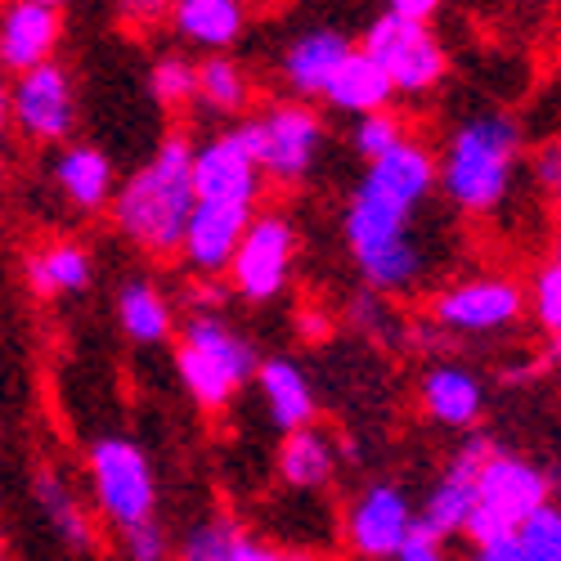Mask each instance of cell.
Returning a JSON list of instances; mask_svg holds the SVG:
<instances>
[{
    "label": "cell",
    "mask_w": 561,
    "mask_h": 561,
    "mask_svg": "<svg viewBox=\"0 0 561 561\" xmlns=\"http://www.w3.org/2000/svg\"><path fill=\"white\" fill-rule=\"evenodd\" d=\"M436 194V149L409 135L400 149L368 162L342 211V243L364 278V293L413 297L432 274V243L417 216Z\"/></svg>",
    "instance_id": "cell-1"
},
{
    "label": "cell",
    "mask_w": 561,
    "mask_h": 561,
    "mask_svg": "<svg viewBox=\"0 0 561 561\" xmlns=\"http://www.w3.org/2000/svg\"><path fill=\"white\" fill-rule=\"evenodd\" d=\"M194 207H198V198H194V139L171 130L158 139V149L117 184L108 220L139 256L175 261Z\"/></svg>",
    "instance_id": "cell-2"
},
{
    "label": "cell",
    "mask_w": 561,
    "mask_h": 561,
    "mask_svg": "<svg viewBox=\"0 0 561 561\" xmlns=\"http://www.w3.org/2000/svg\"><path fill=\"white\" fill-rule=\"evenodd\" d=\"M526 135L522 122L507 113H472L449 126L436 149V194L458 216H490L507 203L512 180L522 167Z\"/></svg>",
    "instance_id": "cell-3"
},
{
    "label": "cell",
    "mask_w": 561,
    "mask_h": 561,
    "mask_svg": "<svg viewBox=\"0 0 561 561\" xmlns=\"http://www.w3.org/2000/svg\"><path fill=\"white\" fill-rule=\"evenodd\" d=\"M261 351L225 314H184L175 329V378L203 413H225L256 378Z\"/></svg>",
    "instance_id": "cell-4"
},
{
    "label": "cell",
    "mask_w": 561,
    "mask_h": 561,
    "mask_svg": "<svg viewBox=\"0 0 561 561\" xmlns=\"http://www.w3.org/2000/svg\"><path fill=\"white\" fill-rule=\"evenodd\" d=\"M248 149L261 167L265 184L278 190H297L306 184L329 149V122L314 104H297V100H274L261 113H252L248 122H239Z\"/></svg>",
    "instance_id": "cell-5"
},
{
    "label": "cell",
    "mask_w": 561,
    "mask_h": 561,
    "mask_svg": "<svg viewBox=\"0 0 561 561\" xmlns=\"http://www.w3.org/2000/svg\"><path fill=\"white\" fill-rule=\"evenodd\" d=\"M90 503L122 535L158 517V472L149 449L130 436H95L85 445Z\"/></svg>",
    "instance_id": "cell-6"
},
{
    "label": "cell",
    "mask_w": 561,
    "mask_h": 561,
    "mask_svg": "<svg viewBox=\"0 0 561 561\" xmlns=\"http://www.w3.org/2000/svg\"><path fill=\"white\" fill-rule=\"evenodd\" d=\"M552 503V477L543 467L517 449H490V458L481 462V477H477V503H472V517L462 526L467 543H485V539H503V535H517V526L526 517Z\"/></svg>",
    "instance_id": "cell-7"
},
{
    "label": "cell",
    "mask_w": 561,
    "mask_h": 561,
    "mask_svg": "<svg viewBox=\"0 0 561 561\" xmlns=\"http://www.w3.org/2000/svg\"><path fill=\"white\" fill-rule=\"evenodd\" d=\"M526 319V284L499 270L462 274L436 288L427 301V323L440 337H503Z\"/></svg>",
    "instance_id": "cell-8"
},
{
    "label": "cell",
    "mask_w": 561,
    "mask_h": 561,
    "mask_svg": "<svg viewBox=\"0 0 561 561\" xmlns=\"http://www.w3.org/2000/svg\"><path fill=\"white\" fill-rule=\"evenodd\" d=\"M297 225L288 211H256L239 252L229 261V293L248 301V306H270L288 293L293 284V265H297Z\"/></svg>",
    "instance_id": "cell-9"
},
{
    "label": "cell",
    "mask_w": 561,
    "mask_h": 561,
    "mask_svg": "<svg viewBox=\"0 0 561 561\" xmlns=\"http://www.w3.org/2000/svg\"><path fill=\"white\" fill-rule=\"evenodd\" d=\"M359 50L387 72L396 95H409V100L432 95L449 72V50L432 27H404L387 14H373Z\"/></svg>",
    "instance_id": "cell-10"
},
{
    "label": "cell",
    "mask_w": 561,
    "mask_h": 561,
    "mask_svg": "<svg viewBox=\"0 0 561 561\" xmlns=\"http://www.w3.org/2000/svg\"><path fill=\"white\" fill-rule=\"evenodd\" d=\"M77 85L72 72L55 59L10 81V122L36 149H64L77 135Z\"/></svg>",
    "instance_id": "cell-11"
},
{
    "label": "cell",
    "mask_w": 561,
    "mask_h": 561,
    "mask_svg": "<svg viewBox=\"0 0 561 561\" xmlns=\"http://www.w3.org/2000/svg\"><path fill=\"white\" fill-rule=\"evenodd\" d=\"M417 526V503L400 481H368L342 512V543L355 561H396Z\"/></svg>",
    "instance_id": "cell-12"
},
{
    "label": "cell",
    "mask_w": 561,
    "mask_h": 561,
    "mask_svg": "<svg viewBox=\"0 0 561 561\" xmlns=\"http://www.w3.org/2000/svg\"><path fill=\"white\" fill-rule=\"evenodd\" d=\"M194 198L211 207H243V211H256V203L265 198L261 167L239 126H225L207 135L203 145H194Z\"/></svg>",
    "instance_id": "cell-13"
},
{
    "label": "cell",
    "mask_w": 561,
    "mask_h": 561,
    "mask_svg": "<svg viewBox=\"0 0 561 561\" xmlns=\"http://www.w3.org/2000/svg\"><path fill=\"white\" fill-rule=\"evenodd\" d=\"M494 440L472 432L462 436V445L440 462V472L432 477L423 503H417V530H427L436 539H462V526L472 517V503H477V477H481V462L490 458Z\"/></svg>",
    "instance_id": "cell-14"
},
{
    "label": "cell",
    "mask_w": 561,
    "mask_h": 561,
    "mask_svg": "<svg viewBox=\"0 0 561 561\" xmlns=\"http://www.w3.org/2000/svg\"><path fill=\"white\" fill-rule=\"evenodd\" d=\"M68 14L55 0H14L0 10V77H23L59 59Z\"/></svg>",
    "instance_id": "cell-15"
},
{
    "label": "cell",
    "mask_w": 561,
    "mask_h": 561,
    "mask_svg": "<svg viewBox=\"0 0 561 561\" xmlns=\"http://www.w3.org/2000/svg\"><path fill=\"white\" fill-rule=\"evenodd\" d=\"M351 50H355V41L342 27L314 23V27L297 32L284 45V55H278V81H284L288 100H297V104L323 100V90H329V81L337 77V68L346 64Z\"/></svg>",
    "instance_id": "cell-16"
},
{
    "label": "cell",
    "mask_w": 561,
    "mask_h": 561,
    "mask_svg": "<svg viewBox=\"0 0 561 561\" xmlns=\"http://www.w3.org/2000/svg\"><path fill=\"white\" fill-rule=\"evenodd\" d=\"M417 404H423V413L436 427L472 436L481 427V417H485L490 391H485L481 373L472 364L436 359V364L423 368V378H417Z\"/></svg>",
    "instance_id": "cell-17"
},
{
    "label": "cell",
    "mask_w": 561,
    "mask_h": 561,
    "mask_svg": "<svg viewBox=\"0 0 561 561\" xmlns=\"http://www.w3.org/2000/svg\"><path fill=\"white\" fill-rule=\"evenodd\" d=\"M256 211H243V207H211V203H198L190 225H184V239H180V265L198 274V278H216V274H229V261L239 252L243 233L252 225Z\"/></svg>",
    "instance_id": "cell-18"
},
{
    "label": "cell",
    "mask_w": 561,
    "mask_h": 561,
    "mask_svg": "<svg viewBox=\"0 0 561 561\" xmlns=\"http://www.w3.org/2000/svg\"><path fill=\"white\" fill-rule=\"evenodd\" d=\"M50 180H55V190L68 198V207L77 216L108 211L113 194H117V167L100 145H90V139H72V145L55 149Z\"/></svg>",
    "instance_id": "cell-19"
},
{
    "label": "cell",
    "mask_w": 561,
    "mask_h": 561,
    "mask_svg": "<svg viewBox=\"0 0 561 561\" xmlns=\"http://www.w3.org/2000/svg\"><path fill=\"white\" fill-rule=\"evenodd\" d=\"M113 314L130 346H167L175 342V329H180L175 297L153 274H126L113 293Z\"/></svg>",
    "instance_id": "cell-20"
},
{
    "label": "cell",
    "mask_w": 561,
    "mask_h": 561,
    "mask_svg": "<svg viewBox=\"0 0 561 561\" xmlns=\"http://www.w3.org/2000/svg\"><path fill=\"white\" fill-rule=\"evenodd\" d=\"M252 387H256V396H261L265 417H270V423L284 432V436H293V432L319 423V391H314L310 373H306L297 359H288V355L261 359Z\"/></svg>",
    "instance_id": "cell-21"
},
{
    "label": "cell",
    "mask_w": 561,
    "mask_h": 561,
    "mask_svg": "<svg viewBox=\"0 0 561 561\" xmlns=\"http://www.w3.org/2000/svg\"><path fill=\"white\" fill-rule=\"evenodd\" d=\"M167 23L184 45H194L207 59V55H233V45L252 27V10L243 0H175L167 10Z\"/></svg>",
    "instance_id": "cell-22"
},
{
    "label": "cell",
    "mask_w": 561,
    "mask_h": 561,
    "mask_svg": "<svg viewBox=\"0 0 561 561\" xmlns=\"http://www.w3.org/2000/svg\"><path fill=\"white\" fill-rule=\"evenodd\" d=\"M23 284L36 301H68L95 288V252L77 239L41 243L23 261Z\"/></svg>",
    "instance_id": "cell-23"
},
{
    "label": "cell",
    "mask_w": 561,
    "mask_h": 561,
    "mask_svg": "<svg viewBox=\"0 0 561 561\" xmlns=\"http://www.w3.org/2000/svg\"><path fill=\"white\" fill-rule=\"evenodd\" d=\"M32 503L45 517V526L59 535L64 548H72V552L95 548V539H100L95 535V517L85 512L81 494L72 490V481L59 472V467H36L32 472Z\"/></svg>",
    "instance_id": "cell-24"
},
{
    "label": "cell",
    "mask_w": 561,
    "mask_h": 561,
    "mask_svg": "<svg viewBox=\"0 0 561 561\" xmlns=\"http://www.w3.org/2000/svg\"><path fill=\"white\" fill-rule=\"evenodd\" d=\"M337 462H342V445L333 440V432L314 423L278 440L274 472L288 490H329L337 477Z\"/></svg>",
    "instance_id": "cell-25"
},
{
    "label": "cell",
    "mask_w": 561,
    "mask_h": 561,
    "mask_svg": "<svg viewBox=\"0 0 561 561\" xmlns=\"http://www.w3.org/2000/svg\"><path fill=\"white\" fill-rule=\"evenodd\" d=\"M319 104H329L333 113L359 122V117H373V113L396 108V90H391L387 72L355 45V50L346 55V64L337 68V77L329 81V90H323Z\"/></svg>",
    "instance_id": "cell-26"
},
{
    "label": "cell",
    "mask_w": 561,
    "mask_h": 561,
    "mask_svg": "<svg viewBox=\"0 0 561 561\" xmlns=\"http://www.w3.org/2000/svg\"><path fill=\"white\" fill-rule=\"evenodd\" d=\"M256 100L252 72L233 59V55H207L198 59V95L194 104L211 117H243Z\"/></svg>",
    "instance_id": "cell-27"
},
{
    "label": "cell",
    "mask_w": 561,
    "mask_h": 561,
    "mask_svg": "<svg viewBox=\"0 0 561 561\" xmlns=\"http://www.w3.org/2000/svg\"><path fill=\"white\" fill-rule=\"evenodd\" d=\"M149 95L158 108H190L198 95V59L184 50H162L149 64Z\"/></svg>",
    "instance_id": "cell-28"
},
{
    "label": "cell",
    "mask_w": 561,
    "mask_h": 561,
    "mask_svg": "<svg viewBox=\"0 0 561 561\" xmlns=\"http://www.w3.org/2000/svg\"><path fill=\"white\" fill-rule=\"evenodd\" d=\"M526 314L548 342H561V261H539L526 278Z\"/></svg>",
    "instance_id": "cell-29"
},
{
    "label": "cell",
    "mask_w": 561,
    "mask_h": 561,
    "mask_svg": "<svg viewBox=\"0 0 561 561\" xmlns=\"http://www.w3.org/2000/svg\"><path fill=\"white\" fill-rule=\"evenodd\" d=\"M413 130H409V122H404V113H396V108H387V113H373V117H359L355 126H351V149H355V158L368 167V162H378V158H387L391 149H400L404 139H409Z\"/></svg>",
    "instance_id": "cell-30"
},
{
    "label": "cell",
    "mask_w": 561,
    "mask_h": 561,
    "mask_svg": "<svg viewBox=\"0 0 561 561\" xmlns=\"http://www.w3.org/2000/svg\"><path fill=\"white\" fill-rule=\"evenodd\" d=\"M243 526L233 517H207L194 530H184V539L175 543V561H229L233 535Z\"/></svg>",
    "instance_id": "cell-31"
},
{
    "label": "cell",
    "mask_w": 561,
    "mask_h": 561,
    "mask_svg": "<svg viewBox=\"0 0 561 561\" xmlns=\"http://www.w3.org/2000/svg\"><path fill=\"white\" fill-rule=\"evenodd\" d=\"M517 548L526 561H561V503H543L517 526Z\"/></svg>",
    "instance_id": "cell-32"
},
{
    "label": "cell",
    "mask_w": 561,
    "mask_h": 561,
    "mask_svg": "<svg viewBox=\"0 0 561 561\" xmlns=\"http://www.w3.org/2000/svg\"><path fill=\"white\" fill-rule=\"evenodd\" d=\"M117 548H122V561H175V543H171V535L158 517L145 522V526L122 530Z\"/></svg>",
    "instance_id": "cell-33"
},
{
    "label": "cell",
    "mask_w": 561,
    "mask_h": 561,
    "mask_svg": "<svg viewBox=\"0 0 561 561\" xmlns=\"http://www.w3.org/2000/svg\"><path fill=\"white\" fill-rule=\"evenodd\" d=\"M229 561H319V557L306 548H284V543H270V539L239 530L233 535V548H229Z\"/></svg>",
    "instance_id": "cell-34"
},
{
    "label": "cell",
    "mask_w": 561,
    "mask_h": 561,
    "mask_svg": "<svg viewBox=\"0 0 561 561\" xmlns=\"http://www.w3.org/2000/svg\"><path fill=\"white\" fill-rule=\"evenodd\" d=\"M530 175H535V184H539V190H543L552 203H561V135H548L543 145L535 149Z\"/></svg>",
    "instance_id": "cell-35"
},
{
    "label": "cell",
    "mask_w": 561,
    "mask_h": 561,
    "mask_svg": "<svg viewBox=\"0 0 561 561\" xmlns=\"http://www.w3.org/2000/svg\"><path fill=\"white\" fill-rule=\"evenodd\" d=\"M387 314H391L387 297H378V293H355L346 301V319L364 333H387Z\"/></svg>",
    "instance_id": "cell-36"
},
{
    "label": "cell",
    "mask_w": 561,
    "mask_h": 561,
    "mask_svg": "<svg viewBox=\"0 0 561 561\" xmlns=\"http://www.w3.org/2000/svg\"><path fill=\"white\" fill-rule=\"evenodd\" d=\"M225 301H229V288L220 278H194L190 288H184V306L190 314H225Z\"/></svg>",
    "instance_id": "cell-37"
},
{
    "label": "cell",
    "mask_w": 561,
    "mask_h": 561,
    "mask_svg": "<svg viewBox=\"0 0 561 561\" xmlns=\"http://www.w3.org/2000/svg\"><path fill=\"white\" fill-rule=\"evenodd\" d=\"M396 561H458V557L449 552L445 539H436V535H427V530L413 526V535L404 539V548L396 552Z\"/></svg>",
    "instance_id": "cell-38"
},
{
    "label": "cell",
    "mask_w": 561,
    "mask_h": 561,
    "mask_svg": "<svg viewBox=\"0 0 561 561\" xmlns=\"http://www.w3.org/2000/svg\"><path fill=\"white\" fill-rule=\"evenodd\" d=\"M382 14L404 23V27H432L440 19V0H391Z\"/></svg>",
    "instance_id": "cell-39"
},
{
    "label": "cell",
    "mask_w": 561,
    "mask_h": 561,
    "mask_svg": "<svg viewBox=\"0 0 561 561\" xmlns=\"http://www.w3.org/2000/svg\"><path fill=\"white\" fill-rule=\"evenodd\" d=\"M462 561H526L517 548V535H503V539H485V543H467Z\"/></svg>",
    "instance_id": "cell-40"
},
{
    "label": "cell",
    "mask_w": 561,
    "mask_h": 561,
    "mask_svg": "<svg viewBox=\"0 0 561 561\" xmlns=\"http://www.w3.org/2000/svg\"><path fill=\"white\" fill-rule=\"evenodd\" d=\"M10 77H0V180H5V162H10Z\"/></svg>",
    "instance_id": "cell-41"
},
{
    "label": "cell",
    "mask_w": 561,
    "mask_h": 561,
    "mask_svg": "<svg viewBox=\"0 0 561 561\" xmlns=\"http://www.w3.org/2000/svg\"><path fill=\"white\" fill-rule=\"evenodd\" d=\"M171 5H158V0H135V5H117V19L135 23V19H167Z\"/></svg>",
    "instance_id": "cell-42"
},
{
    "label": "cell",
    "mask_w": 561,
    "mask_h": 561,
    "mask_svg": "<svg viewBox=\"0 0 561 561\" xmlns=\"http://www.w3.org/2000/svg\"><path fill=\"white\" fill-rule=\"evenodd\" d=\"M548 364H557V378H561V342H548Z\"/></svg>",
    "instance_id": "cell-43"
},
{
    "label": "cell",
    "mask_w": 561,
    "mask_h": 561,
    "mask_svg": "<svg viewBox=\"0 0 561 561\" xmlns=\"http://www.w3.org/2000/svg\"><path fill=\"white\" fill-rule=\"evenodd\" d=\"M552 261H561V233H557V239H552Z\"/></svg>",
    "instance_id": "cell-44"
},
{
    "label": "cell",
    "mask_w": 561,
    "mask_h": 561,
    "mask_svg": "<svg viewBox=\"0 0 561 561\" xmlns=\"http://www.w3.org/2000/svg\"><path fill=\"white\" fill-rule=\"evenodd\" d=\"M0 561H5V530H0Z\"/></svg>",
    "instance_id": "cell-45"
}]
</instances>
